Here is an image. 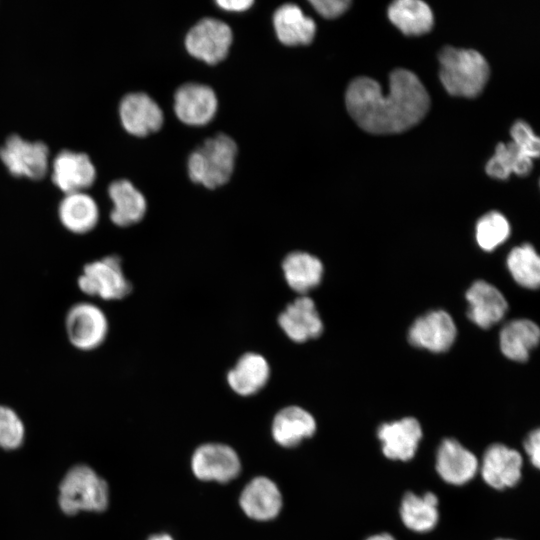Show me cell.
Instances as JSON below:
<instances>
[{
  "label": "cell",
  "mask_w": 540,
  "mask_h": 540,
  "mask_svg": "<svg viewBox=\"0 0 540 540\" xmlns=\"http://www.w3.org/2000/svg\"><path fill=\"white\" fill-rule=\"evenodd\" d=\"M108 194L113 202L110 219L116 226L128 227L142 220L147 204L142 193L127 180H118L109 186Z\"/></svg>",
  "instance_id": "obj_23"
},
{
  "label": "cell",
  "mask_w": 540,
  "mask_h": 540,
  "mask_svg": "<svg viewBox=\"0 0 540 540\" xmlns=\"http://www.w3.org/2000/svg\"><path fill=\"white\" fill-rule=\"evenodd\" d=\"M239 503L243 512L251 519L268 521L279 514L282 495L271 479L259 476L244 487Z\"/></svg>",
  "instance_id": "obj_18"
},
{
  "label": "cell",
  "mask_w": 540,
  "mask_h": 540,
  "mask_svg": "<svg viewBox=\"0 0 540 540\" xmlns=\"http://www.w3.org/2000/svg\"><path fill=\"white\" fill-rule=\"evenodd\" d=\"M439 476L452 485H463L474 478L479 470L476 456L456 439H444L436 454Z\"/></svg>",
  "instance_id": "obj_15"
},
{
  "label": "cell",
  "mask_w": 540,
  "mask_h": 540,
  "mask_svg": "<svg viewBox=\"0 0 540 540\" xmlns=\"http://www.w3.org/2000/svg\"><path fill=\"white\" fill-rule=\"evenodd\" d=\"M77 286L84 295L103 301L122 300L132 291L118 255H106L85 263Z\"/></svg>",
  "instance_id": "obj_5"
},
{
  "label": "cell",
  "mask_w": 540,
  "mask_h": 540,
  "mask_svg": "<svg viewBox=\"0 0 540 540\" xmlns=\"http://www.w3.org/2000/svg\"><path fill=\"white\" fill-rule=\"evenodd\" d=\"M469 303L468 317L477 326L487 329L505 315L508 304L503 294L492 284L475 281L466 293Z\"/></svg>",
  "instance_id": "obj_19"
},
{
  "label": "cell",
  "mask_w": 540,
  "mask_h": 540,
  "mask_svg": "<svg viewBox=\"0 0 540 540\" xmlns=\"http://www.w3.org/2000/svg\"><path fill=\"white\" fill-rule=\"evenodd\" d=\"M438 498L432 492L418 496L412 492L404 495L400 505V516L404 525L415 532L432 530L439 518Z\"/></svg>",
  "instance_id": "obj_28"
},
{
  "label": "cell",
  "mask_w": 540,
  "mask_h": 540,
  "mask_svg": "<svg viewBox=\"0 0 540 540\" xmlns=\"http://www.w3.org/2000/svg\"><path fill=\"white\" fill-rule=\"evenodd\" d=\"M216 3L224 10L241 12L250 8L254 2L251 0H218Z\"/></svg>",
  "instance_id": "obj_36"
},
{
  "label": "cell",
  "mask_w": 540,
  "mask_h": 540,
  "mask_svg": "<svg viewBox=\"0 0 540 540\" xmlns=\"http://www.w3.org/2000/svg\"><path fill=\"white\" fill-rule=\"evenodd\" d=\"M148 540H174L170 535L168 534H156L151 536Z\"/></svg>",
  "instance_id": "obj_38"
},
{
  "label": "cell",
  "mask_w": 540,
  "mask_h": 540,
  "mask_svg": "<svg viewBox=\"0 0 540 540\" xmlns=\"http://www.w3.org/2000/svg\"><path fill=\"white\" fill-rule=\"evenodd\" d=\"M526 454L531 464L539 468L540 465V431L535 429L531 431L524 442Z\"/></svg>",
  "instance_id": "obj_35"
},
{
  "label": "cell",
  "mask_w": 540,
  "mask_h": 540,
  "mask_svg": "<svg viewBox=\"0 0 540 540\" xmlns=\"http://www.w3.org/2000/svg\"><path fill=\"white\" fill-rule=\"evenodd\" d=\"M539 327L531 320L517 319L507 323L500 332L502 353L513 361L524 362L538 344Z\"/></svg>",
  "instance_id": "obj_25"
},
{
  "label": "cell",
  "mask_w": 540,
  "mask_h": 540,
  "mask_svg": "<svg viewBox=\"0 0 540 540\" xmlns=\"http://www.w3.org/2000/svg\"><path fill=\"white\" fill-rule=\"evenodd\" d=\"M174 110L178 119L187 125H205L216 113L217 98L209 86L186 83L174 95Z\"/></svg>",
  "instance_id": "obj_12"
},
{
  "label": "cell",
  "mask_w": 540,
  "mask_h": 540,
  "mask_svg": "<svg viewBox=\"0 0 540 540\" xmlns=\"http://www.w3.org/2000/svg\"><path fill=\"white\" fill-rule=\"evenodd\" d=\"M533 167L532 159L526 156L514 142L498 143L495 155L487 162L486 172L490 177L507 179L511 173L528 175Z\"/></svg>",
  "instance_id": "obj_29"
},
{
  "label": "cell",
  "mask_w": 540,
  "mask_h": 540,
  "mask_svg": "<svg viewBox=\"0 0 540 540\" xmlns=\"http://www.w3.org/2000/svg\"><path fill=\"white\" fill-rule=\"evenodd\" d=\"M49 149L43 142H28L18 135L7 138L0 149V159L16 177L42 179L48 169Z\"/></svg>",
  "instance_id": "obj_8"
},
{
  "label": "cell",
  "mask_w": 540,
  "mask_h": 540,
  "mask_svg": "<svg viewBox=\"0 0 540 540\" xmlns=\"http://www.w3.org/2000/svg\"><path fill=\"white\" fill-rule=\"evenodd\" d=\"M512 142L529 158H537L540 153V140L532 128L524 121H516L510 129Z\"/></svg>",
  "instance_id": "obj_33"
},
{
  "label": "cell",
  "mask_w": 540,
  "mask_h": 540,
  "mask_svg": "<svg viewBox=\"0 0 540 540\" xmlns=\"http://www.w3.org/2000/svg\"><path fill=\"white\" fill-rule=\"evenodd\" d=\"M522 464V456L518 451L495 443L485 450L480 472L490 487L500 490L513 487L519 482Z\"/></svg>",
  "instance_id": "obj_11"
},
{
  "label": "cell",
  "mask_w": 540,
  "mask_h": 540,
  "mask_svg": "<svg viewBox=\"0 0 540 540\" xmlns=\"http://www.w3.org/2000/svg\"><path fill=\"white\" fill-rule=\"evenodd\" d=\"M64 330L72 347L81 352L100 348L109 334V320L104 310L90 301L72 304L64 318Z\"/></svg>",
  "instance_id": "obj_6"
},
{
  "label": "cell",
  "mask_w": 540,
  "mask_h": 540,
  "mask_svg": "<svg viewBox=\"0 0 540 540\" xmlns=\"http://www.w3.org/2000/svg\"><path fill=\"white\" fill-rule=\"evenodd\" d=\"M191 468L200 480L225 483L238 476L241 463L237 453L230 446L207 443L193 453Z\"/></svg>",
  "instance_id": "obj_9"
},
{
  "label": "cell",
  "mask_w": 540,
  "mask_h": 540,
  "mask_svg": "<svg viewBox=\"0 0 540 540\" xmlns=\"http://www.w3.org/2000/svg\"><path fill=\"white\" fill-rule=\"evenodd\" d=\"M456 333L452 317L443 310H436L419 317L412 324L408 339L416 347L439 353L452 346Z\"/></svg>",
  "instance_id": "obj_10"
},
{
  "label": "cell",
  "mask_w": 540,
  "mask_h": 540,
  "mask_svg": "<svg viewBox=\"0 0 540 540\" xmlns=\"http://www.w3.org/2000/svg\"><path fill=\"white\" fill-rule=\"evenodd\" d=\"M438 59L440 81L450 95L473 98L482 92L490 70L479 52L446 46L439 52Z\"/></svg>",
  "instance_id": "obj_2"
},
{
  "label": "cell",
  "mask_w": 540,
  "mask_h": 540,
  "mask_svg": "<svg viewBox=\"0 0 540 540\" xmlns=\"http://www.w3.org/2000/svg\"><path fill=\"white\" fill-rule=\"evenodd\" d=\"M345 101L358 126L373 134L403 132L419 123L430 106L420 79L402 68L390 74L387 94L374 79L358 77L349 84Z\"/></svg>",
  "instance_id": "obj_1"
},
{
  "label": "cell",
  "mask_w": 540,
  "mask_h": 540,
  "mask_svg": "<svg viewBox=\"0 0 540 540\" xmlns=\"http://www.w3.org/2000/svg\"><path fill=\"white\" fill-rule=\"evenodd\" d=\"M310 3L322 17L332 19L342 15L351 2L348 0H311Z\"/></svg>",
  "instance_id": "obj_34"
},
{
  "label": "cell",
  "mask_w": 540,
  "mask_h": 540,
  "mask_svg": "<svg viewBox=\"0 0 540 540\" xmlns=\"http://www.w3.org/2000/svg\"><path fill=\"white\" fill-rule=\"evenodd\" d=\"M236 155L237 145L230 136L221 133L209 138L189 156V177L208 189L222 186L233 173Z\"/></svg>",
  "instance_id": "obj_3"
},
{
  "label": "cell",
  "mask_w": 540,
  "mask_h": 540,
  "mask_svg": "<svg viewBox=\"0 0 540 540\" xmlns=\"http://www.w3.org/2000/svg\"><path fill=\"white\" fill-rule=\"evenodd\" d=\"M282 268L289 287L300 294L318 286L323 275L322 262L301 251L289 253L283 260Z\"/></svg>",
  "instance_id": "obj_26"
},
{
  "label": "cell",
  "mask_w": 540,
  "mask_h": 540,
  "mask_svg": "<svg viewBox=\"0 0 540 540\" xmlns=\"http://www.w3.org/2000/svg\"><path fill=\"white\" fill-rule=\"evenodd\" d=\"M377 436L383 454L391 460L408 461L415 455L422 438L420 423L413 417L383 423Z\"/></svg>",
  "instance_id": "obj_14"
},
{
  "label": "cell",
  "mask_w": 540,
  "mask_h": 540,
  "mask_svg": "<svg viewBox=\"0 0 540 540\" xmlns=\"http://www.w3.org/2000/svg\"><path fill=\"white\" fill-rule=\"evenodd\" d=\"M273 24L278 39L287 46L307 45L316 32L313 19L305 16L295 4H284L274 13Z\"/></svg>",
  "instance_id": "obj_22"
},
{
  "label": "cell",
  "mask_w": 540,
  "mask_h": 540,
  "mask_svg": "<svg viewBox=\"0 0 540 540\" xmlns=\"http://www.w3.org/2000/svg\"><path fill=\"white\" fill-rule=\"evenodd\" d=\"M510 235L508 220L499 212L483 215L476 225V240L485 251H492L506 241Z\"/></svg>",
  "instance_id": "obj_31"
},
{
  "label": "cell",
  "mask_w": 540,
  "mask_h": 540,
  "mask_svg": "<svg viewBox=\"0 0 540 540\" xmlns=\"http://www.w3.org/2000/svg\"><path fill=\"white\" fill-rule=\"evenodd\" d=\"M497 540H512V539H497Z\"/></svg>",
  "instance_id": "obj_39"
},
{
  "label": "cell",
  "mask_w": 540,
  "mask_h": 540,
  "mask_svg": "<svg viewBox=\"0 0 540 540\" xmlns=\"http://www.w3.org/2000/svg\"><path fill=\"white\" fill-rule=\"evenodd\" d=\"M24 438V425L18 414L10 407L0 405V447L15 449Z\"/></svg>",
  "instance_id": "obj_32"
},
{
  "label": "cell",
  "mask_w": 540,
  "mask_h": 540,
  "mask_svg": "<svg viewBox=\"0 0 540 540\" xmlns=\"http://www.w3.org/2000/svg\"><path fill=\"white\" fill-rule=\"evenodd\" d=\"M119 113L125 130L138 137L158 131L164 120L158 104L140 92L126 95L120 103Z\"/></svg>",
  "instance_id": "obj_13"
},
{
  "label": "cell",
  "mask_w": 540,
  "mask_h": 540,
  "mask_svg": "<svg viewBox=\"0 0 540 540\" xmlns=\"http://www.w3.org/2000/svg\"><path fill=\"white\" fill-rule=\"evenodd\" d=\"M316 431L314 417L298 406L281 409L272 422V436L283 447H295Z\"/></svg>",
  "instance_id": "obj_20"
},
{
  "label": "cell",
  "mask_w": 540,
  "mask_h": 540,
  "mask_svg": "<svg viewBox=\"0 0 540 540\" xmlns=\"http://www.w3.org/2000/svg\"><path fill=\"white\" fill-rule=\"evenodd\" d=\"M59 504L66 514L103 511L108 505V485L90 467L70 469L60 484Z\"/></svg>",
  "instance_id": "obj_4"
},
{
  "label": "cell",
  "mask_w": 540,
  "mask_h": 540,
  "mask_svg": "<svg viewBox=\"0 0 540 540\" xmlns=\"http://www.w3.org/2000/svg\"><path fill=\"white\" fill-rule=\"evenodd\" d=\"M507 267L522 287L536 289L540 283V259L534 247L523 244L513 248L507 257Z\"/></svg>",
  "instance_id": "obj_30"
},
{
  "label": "cell",
  "mask_w": 540,
  "mask_h": 540,
  "mask_svg": "<svg viewBox=\"0 0 540 540\" xmlns=\"http://www.w3.org/2000/svg\"><path fill=\"white\" fill-rule=\"evenodd\" d=\"M366 540H396V539L388 533H380V534L370 536Z\"/></svg>",
  "instance_id": "obj_37"
},
{
  "label": "cell",
  "mask_w": 540,
  "mask_h": 540,
  "mask_svg": "<svg viewBox=\"0 0 540 540\" xmlns=\"http://www.w3.org/2000/svg\"><path fill=\"white\" fill-rule=\"evenodd\" d=\"M95 177V168L84 153L64 150L54 159L52 180L66 195L90 187Z\"/></svg>",
  "instance_id": "obj_17"
},
{
  "label": "cell",
  "mask_w": 540,
  "mask_h": 540,
  "mask_svg": "<svg viewBox=\"0 0 540 540\" xmlns=\"http://www.w3.org/2000/svg\"><path fill=\"white\" fill-rule=\"evenodd\" d=\"M58 216L63 227L77 235L91 232L99 221V209L89 195L77 192L67 194L59 204Z\"/></svg>",
  "instance_id": "obj_21"
},
{
  "label": "cell",
  "mask_w": 540,
  "mask_h": 540,
  "mask_svg": "<svg viewBox=\"0 0 540 540\" xmlns=\"http://www.w3.org/2000/svg\"><path fill=\"white\" fill-rule=\"evenodd\" d=\"M232 43L230 27L217 19L205 18L186 35L185 46L195 58L214 65L226 58Z\"/></svg>",
  "instance_id": "obj_7"
},
{
  "label": "cell",
  "mask_w": 540,
  "mask_h": 540,
  "mask_svg": "<svg viewBox=\"0 0 540 540\" xmlns=\"http://www.w3.org/2000/svg\"><path fill=\"white\" fill-rule=\"evenodd\" d=\"M270 368L266 359L257 353H246L228 372L227 381L239 395L249 396L262 389L267 383Z\"/></svg>",
  "instance_id": "obj_24"
},
{
  "label": "cell",
  "mask_w": 540,
  "mask_h": 540,
  "mask_svg": "<svg viewBox=\"0 0 540 540\" xmlns=\"http://www.w3.org/2000/svg\"><path fill=\"white\" fill-rule=\"evenodd\" d=\"M278 323L294 342L302 343L317 338L323 331V323L314 301L301 296L290 303L279 315Z\"/></svg>",
  "instance_id": "obj_16"
},
{
  "label": "cell",
  "mask_w": 540,
  "mask_h": 540,
  "mask_svg": "<svg viewBox=\"0 0 540 540\" xmlns=\"http://www.w3.org/2000/svg\"><path fill=\"white\" fill-rule=\"evenodd\" d=\"M390 21L405 35L418 36L429 32L433 26L430 7L420 0H398L388 8Z\"/></svg>",
  "instance_id": "obj_27"
}]
</instances>
